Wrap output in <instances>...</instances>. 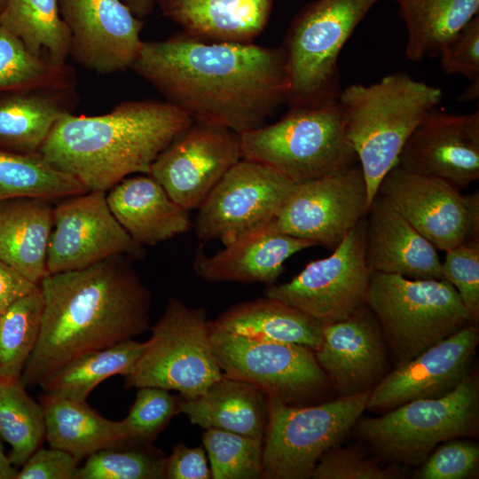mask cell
I'll list each match as a JSON object with an SVG mask.
<instances>
[{
    "mask_svg": "<svg viewBox=\"0 0 479 479\" xmlns=\"http://www.w3.org/2000/svg\"><path fill=\"white\" fill-rule=\"evenodd\" d=\"M80 461L66 451L40 447L21 466L16 479H75Z\"/></svg>",
    "mask_w": 479,
    "mask_h": 479,
    "instance_id": "f6af8a7d",
    "label": "cell"
},
{
    "mask_svg": "<svg viewBox=\"0 0 479 479\" xmlns=\"http://www.w3.org/2000/svg\"><path fill=\"white\" fill-rule=\"evenodd\" d=\"M165 478L167 479H209L208 456L203 446L188 447L183 443L176 444L166 457Z\"/></svg>",
    "mask_w": 479,
    "mask_h": 479,
    "instance_id": "bcb514c9",
    "label": "cell"
},
{
    "mask_svg": "<svg viewBox=\"0 0 479 479\" xmlns=\"http://www.w3.org/2000/svg\"><path fill=\"white\" fill-rule=\"evenodd\" d=\"M0 437L12 451L9 459L21 467L45 439L43 407L27 392L21 377L0 379Z\"/></svg>",
    "mask_w": 479,
    "mask_h": 479,
    "instance_id": "e575fe53",
    "label": "cell"
},
{
    "mask_svg": "<svg viewBox=\"0 0 479 479\" xmlns=\"http://www.w3.org/2000/svg\"><path fill=\"white\" fill-rule=\"evenodd\" d=\"M180 397L169 390L154 388H138L135 401L128 415L122 420L126 441L132 444H152L178 413Z\"/></svg>",
    "mask_w": 479,
    "mask_h": 479,
    "instance_id": "ab89813d",
    "label": "cell"
},
{
    "mask_svg": "<svg viewBox=\"0 0 479 479\" xmlns=\"http://www.w3.org/2000/svg\"><path fill=\"white\" fill-rule=\"evenodd\" d=\"M192 119L168 101L130 100L93 116L67 113L40 153L89 191L106 192L127 176L150 173L152 164Z\"/></svg>",
    "mask_w": 479,
    "mask_h": 479,
    "instance_id": "3957f363",
    "label": "cell"
},
{
    "mask_svg": "<svg viewBox=\"0 0 479 479\" xmlns=\"http://www.w3.org/2000/svg\"><path fill=\"white\" fill-rule=\"evenodd\" d=\"M40 404L50 447L66 451L79 459L126 440L122 420L101 416L86 401L43 393Z\"/></svg>",
    "mask_w": 479,
    "mask_h": 479,
    "instance_id": "f546056e",
    "label": "cell"
},
{
    "mask_svg": "<svg viewBox=\"0 0 479 479\" xmlns=\"http://www.w3.org/2000/svg\"><path fill=\"white\" fill-rule=\"evenodd\" d=\"M369 394L367 389L309 407L292 406L267 396L263 478H310L321 457L337 446L360 418Z\"/></svg>",
    "mask_w": 479,
    "mask_h": 479,
    "instance_id": "30bf717a",
    "label": "cell"
},
{
    "mask_svg": "<svg viewBox=\"0 0 479 479\" xmlns=\"http://www.w3.org/2000/svg\"><path fill=\"white\" fill-rule=\"evenodd\" d=\"M88 191L78 179L51 166L41 153L0 150V202L15 198L49 200Z\"/></svg>",
    "mask_w": 479,
    "mask_h": 479,
    "instance_id": "836d02e7",
    "label": "cell"
},
{
    "mask_svg": "<svg viewBox=\"0 0 479 479\" xmlns=\"http://www.w3.org/2000/svg\"><path fill=\"white\" fill-rule=\"evenodd\" d=\"M477 343L478 330L470 323L382 377L370 391L366 408L390 410L446 395L469 374Z\"/></svg>",
    "mask_w": 479,
    "mask_h": 479,
    "instance_id": "d6986e66",
    "label": "cell"
},
{
    "mask_svg": "<svg viewBox=\"0 0 479 479\" xmlns=\"http://www.w3.org/2000/svg\"><path fill=\"white\" fill-rule=\"evenodd\" d=\"M209 336L218 365L227 377L246 381L289 404L329 382L311 349L263 342L225 332L209 321Z\"/></svg>",
    "mask_w": 479,
    "mask_h": 479,
    "instance_id": "7c38bea8",
    "label": "cell"
},
{
    "mask_svg": "<svg viewBox=\"0 0 479 479\" xmlns=\"http://www.w3.org/2000/svg\"><path fill=\"white\" fill-rule=\"evenodd\" d=\"M141 247L112 214L106 192L88 191L53 208L47 270L83 269L115 255L139 257Z\"/></svg>",
    "mask_w": 479,
    "mask_h": 479,
    "instance_id": "e0dca14e",
    "label": "cell"
},
{
    "mask_svg": "<svg viewBox=\"0 0 479 479\" xmlns=\"http://www.w3.org/2000/svg\"><path fill=\"white\" fill-rule=\"evenodd\" d=\"M441 98L440 88L404 72L341 90L338 104L365 179L369 206L413 130Z\"/></svg>",
    "mask_w": 479,
    "mask_h": 479,
    "instance_id": "277c9868",
    "label": "cell"
},
{
    "mask_svg": "<svg viewBox=\"0 0 479 479\" xmlns=\"http://www.w3.org/2000/svg\"><path fill=\"white\" fill-rule=\"evenodd\" d=\"M75 86L34 87L0 92V150L40 153L59 119L72 113Z\"/></svg>",
    "mask_w": 479,
    "mask_h": 479,
    "instance_id": "484cf974",
    "label": "cell"
},
{
    "mask_svg": "<svg viewBox=\"0 0 479 479\" xmlns=\"http://www.w3.org/2000/svg\"><path fill=\"white\" fill-rule=\"evenodd\" d=\"M202 444L210 462L212 479L263 478V440L207 428L202 435Z\"/></svg>",
    "mask_w": 479,
    "mask_h": 479,
    "instance_id": "f35d334b",
    "label": "cell"
},
{
    "mask_svg": "<svg viewBox=\"0 0 479 479\" xmlns=\"http://www.w3.org/2000/svg\"><path fill=\"white\" fill-rule=\"evenodd\" d=\"M367 305L400 365L475 323L446 279H412L372 271Z\"/></svg>",
    "mask_w": 479,
    "mask_h": 479,
    "instance_id": "52a82bcc",
    "label": "cell"
},
{
    "mask_svg": "<svg viewBox=\"0 0 479 479\" xmlns=\"http://www.w3.org/2000/svg\"><path fill=\"white\" fill-rule=\"evenodd\" d=\"M165 461L152 444L122 441L87 457L75 479H164Z\"/></svg>",
    "mask_w": 479,
    "mask_h": 479,
    "instance_id": "74e56055",
    "label": "cell"
},
{
    "mask_svg": "<svg viewBox=\"0 0 479 479\" xmlns=\"http://www.w3.org/2000/svg\"><path fill=\"white\" fill-rule=\"evenodd\" d=\"M212 323L220 329L248 339L293 343L317 350L322 326L303 312L264 296L235 304Z\"/></svg>",
    "mask_w": 479,
    "mask_h": 479,
    "instance_id": "f1b7e54d",
    "label": "cell"
},
{
    "mask_svg": "<svg viewBox=\"0 0 479 479\" xmlns=\"http://www.w3.org/2000/svg\"><path fill=\"white\" fill-rule=\"evenodd\" d=\"M75 62L101 75L130 68L143 41L141 19L121 0H58Z\"/></svg>",
    "mask_w": 479,
    "mask_h": 479,
    "instance_id": "ac0fdd59",
    "label": "cell"
},
{
    "mask_svg": "<svg viewBox=\"0 0 479 479\" xmlns=\"http://www.w3.org/2000/svg\"><path fill=\"white\" fill-rule=\"evenodd\" d=\"M52 209L47 200L38 198L0 202V259L38 286L49 275Z\"/></svg>",
    "mask_w": 479,
    "mask_h": 479,
    "instance_id": "83f0119b",
    "label": "cell"
},
{
    "mask_svg": "<svg viewBox=\"0 0 479 479\" xmlns=\"http://www.w3.org/2000/svg\"><path fill=\"white\" fill-rule=\"evenodd\" d=\"M0 20L31 53L58 65L66 64L71 36L58 0H7Z\"/></svg>",
    "mask_w": 479,
    "mask_h": 479,
    "instance_id": "d6a6232c",
    "label": "cell"
},
{
    "mask_svg": "<svg viewBox=\"0 0 479 479\" xmlns=\"http://www.w3.org/2000/svg\"><path fill=\"white\" fill-rule=\"evenodd\" d=\"M178 413L204 429L217 428L263 440L267 396L252 384L223 373L201 396L180 397Z\"/></svg>",
    "mask_w": 479,
    "mask_h": 479,
    "instance_id": "4316f807",
    "label": "cell"
},
{
    "mask_svg": "<svg viewBox=\"0 0 479 479\" xmlns=\"http://www.w3.org/2000/svg\"><path fill=\"white\" fill-rule=\"evenodd\" d=\"M43 309L38 287L0 313V379L21 377L39 336Z\"/></svg>",
    "mask_w": 479,
    "mask_h": 479,
    "instance_id": "d590c367",
    "label": "cell"
},
{
    "mask_svg": "<svg viewBox=\"0 0 479 479\" xmlns=\"http://www.w3.org/2000/svg\"><path fill=\"white\" fill-rule=\"evenodd\" d=\"M242 159L240 134L199 122L179 133L152 164L149 175L185 209L199 207Z\"/></svg>",
    "mask_w": 479,
    "mask_h": 479,
    "instance_id": "2e32d148",
    "label": "cell"
},
{
    "mask_svg": "<svg viewBox=\"0 0 479 479\" xmlns=\"http://www.w3.org/2000/svg\"><path fill=\"white\" fill-rule=\"evenodd\" d=\"M382 339L368 306L346 319L322 326V342L315 357L342 396L367 390L382 378L387 365Z\"/></svg>",
    "mask_w": 479,
    "mask_h": 479,
    "instance_id": "44dd1931",
    "label": "cell"
},
{
    "mask_svg": "<svg viewBox=\"0 0 479 479\" xmlns=\"http://www.w3.org/2000/svg\"><path fill=\"white\" fill-rule=\"evenodd\" d=\"M38 287L0 259V313Z\"/></svg>",
    "mask_w": 479,
    "mask_h": 479,
    "instance_id": "7dc6e473",
    "label": "cell"
},
{
    "mask_svg": "<svg viewBox=\"0 0 479 479\" xmlns=\"http://www.w3.org/2000/svg\"><path fill=\"white\" fill-rule=\"evenodd\" d=\"M443 279L456 289L474 322L479 318V241H467L445 251Z\"/></svg>",
    "mask_w": 479,
    "mask_h": 479,
    "instance_id": "60d3db41",
    "label": "cell"
},
{
    "mask_svg": "<svg viewBox=\"0 0 479 479\" xmlns=\"http://www.w3.org/2000/svg\"><path fill=\"white\" fill-rule=\"evenodd\" d=\"M401 473L382 467L353 448L335 446L326 452L314 467L313 479H394Z\"/></svg>",
    "mask_w": 479,
    "mask_h": 479,
    "instance_id": "b9f144b4",
    "label": "cell"
},
{
    "mask_svg": "<svg viewBox=\"0 0 479 479\" xmlns=\"http://www.w3.org/2000/svg\"><path fill=\"white\" fill-rule=\"evenodd\" d=\"M151 331L144 352L124 376L127 388L176 390L180 397L191 399L204 394L223 376L204 308H190L171 297Z\"/></svg>",
    "mask_w": 479,
    "mask_h": 479,
    "instance_id": "ba28073f",
    "label": "cell"
},
{
    "mask_svg": "<svg viewBox=\"0 0 479 479\" xmlns=\"http://www.w3.org/2000/svg\"><path fill=\"white\" fill-rule=\"evenodd\" d=\"M478 416V381L468 374L443 397L412 400L361 420L357 431L383 458L416 466L440 443L475 434Z\"/></svg>",
    "mask_w": 479,
    "mask_h": 479,
    "instance_id": "9c48e42d",
    "label": "cell"
},
{
    "mask_svg": "<svg viewBox=\"0 0 479 479\" xmlns=\"http://www.w3.org/2000/svg\"><path fill=\"white\" fill-rule=\"evenodd\" d=\"M18 470L5 455L0 441V479H16Z\"/></svg>",
    "mask_w": 479,
    "mask_h": 479,
    "instance_id": "681fc988",
    "label": "cell"
},
{
    "mask_svg": "<svg viewBox=\"0 0 479 479\" xmlns=\"http://www.w3.org/2000/svg\"><path fill=\"white\" fill-rule=\"evenodd\" d=\"M479 464V448L471 442L445 441L422 463L417 474L420 479H465L475 475Z\"/></svg>",
    "mask_w": 479,
    "mask_h": 479,
    "instance_id": "7bdbcfd3",
    "label": "cell"
},
{
    "mask_svg": "<svg viewBox=\"0 0 479 479\" xmlns=\"http://www.w3.org/2000/svg\"><path fill=\"white\" fill-rule=\"evenodd\" d=\"M381 0H317L292 20L282 46L289 108L338 100L339 54L358 23Z\"/></svg>",
    "mask_w": 479,
    "mask_h": 479,
    "instance_id": "5b68a950",
    "label": "cell"
},
{
    "mask_svg": "<svg viewBox=\"0 0 479 479\" xmlns=\"http://www.w3.org/2000/svg\"><path fill=\"white\" fill-rule=\"evenodd\" d=\"M39 287L43 309L35 347L21 374L26 388L38 386L84 353L133 339L149 327L150 291L124 255L51 273Z\"/></svg>",
    "mask_w": 479,
    "mask_h": 479,
    "instance_id": "7a4b0ae2",
    "label": "cell"
},
{
    "mask_svg": "<svg viewBox=\"0 0 479 479\" xmlns=\"http://www.w3.org/2000/svg\"><path fill=\"white\" fill-rule=\"evenodd\" d=\"M183 33L212 43H253L265 28L273 0H155Z\"/></svg>",
    "mask_w": 479,
    "mask_h": 479,
    "instance_id": "d4e9b609",
    "label": "cell"
},
{
    "mask_svg": "<svg viewBox=\"0 0 479 479\" xmlns=\"http://www.w3.org/2000/svg\"><path fill=\"white\" fill-rule=\"evenodd\" d=\"M441 67L447 75H462L479 82V17L475 16L441 49Z\"/></svg>",
    "mask_w": 479,
    "mask_h": 479,
    "instance_id": "ee69618b",
    "label": "cell"
},
{
    "mask_svg": "<svg viewBox=\"0 0 479 479\" xmlns=\"http://www.w3.org/2000/svg\"><path fill=\"white\" fill-rule=\"evenodd\" d=\"M73 86H75V74L72 67L34 55L0 20V92Z\"/></svg>",
    "mask_w": 479,
    "mask_h": 479,
    "instance_id": "8d00e7d4",
    "label": "cell"
},
{
    "mask_svg": "<svg viewBox=\"0 0 479 479\" xmlns=\"http://www.w3.org/2000/svg\"><path fill=\"white\" fill-rule=\"evenodd\" d=\"M242 159L267 165L294 183L319 177L357 161L338 100L289 108L278 122L240 134Z\"/></svg>",
    "mask_w": 479,
    "mask_h": 479,
    "instance_id": "8992f818",
    "label": "cell"
},
{
    "mask_svg": "<svg viewBox=\"0 0 479 479\" xmlns=\"http://www.w3.org/2000/svg\"><path fill=\"white\" fill-rule=\"evenodd\" d=\"M108 207L140 246H154L189 231V211L175 202L150 175L124 178L109 189Z\"/></svg>",
    "mask_w": 479,
    "mask_h": 479,
    "instance_id": "cb8c5ba5",
    "label": "cell"
},
{
    "mask_svg": "<svg viewBox=\"0 0 479 479\" xmlns=\"http://www.w3.org/2000/svg\"><path fill=\"white\" fill-rule=\"evenodd\" d=\"M7 0H0V12L3 10L6 4Z\"/></svg>",
    "mask_w": 479,
    "mask_h": 479,
    "instance_id": "816d5d0a",
    "label": "cell"
},
{
    "mask_svg": "<svg viewBox=\"0 0 479 479\" xmlns=\"http://www.w3.org/2000/svg\"><path fill=\"white\" fill-rule=\"evenodd\" d=\"M137 18L149 15L155 4V0H121Z\"/></svg>",
    "mask_w": 479,
    "mask_h": 479,
    "instance_id": "c3c4849f",
    "label": "cell"
},
{
    "mask_svg": "<svg viewBox=\"0 0 479 479\" xmlns=\"http://www.w3.org/2000/svg\"><path fill=\"white\" fill-rule=\"evenodd\" d=\"M403 169L443 178L459 189L479 178V111L431 109L413 130L397 161Z\"/></svg>",
    "mask_w": 479,
    "mask_h": 479,
    "instance_id": "ffe728a7",
    "label": "cell"
},
{
    "mask_svg": "<svg viewBox=\"0 0 479 479\" xmlns=\"http://www.w3.org/2000/svg\"><path fill=\"white\" fill-rule=\"evenodd\" d=\"M408 32L405 55L412 61L438 55L475 16L479 0H394Z\"/></svg>",
    "mask_w": 479,
    "mask_h": 479,
    "instance_id": "4dcf8cb0",
    "label": "cell"
},
{
    "mask_svg": "<svg viewBox=\"0 0 479 479\" xmlns=\"http://www.w3.org/2000/svg\"><path fill=\"white\" fill-rule=\"evenodd\" d=\"M130 68L193 121L239 134L264 125L286 103L282 46L212 43L183 33L143 41Z\"/></svg>",
    "mask_w": 479,
    "mask_h": 479,
    "instance_id": "6da1fadb",
    "label": "cell"
},
{
    "mask_svg": "<svg viewBox=\"0 0 479 479\" xmlns=\"http://www.w3.org/2000/svg\"><path fill=\"white\" fill-rule=\"evenodd\" d=\"M366 216L365 260L372 271L412 279H443L437 249L388 198L377 193Z\"/></svg>",
    "mask_w": 479,
    "mask_h": 479,
    "instance_id": "7402d4cb",
    "label": "cell"
},
{
    "mask_svg": "<svg viewBox=\"0 0 479 479\" xmlns=\"http://www.w3.org/2000/svg\"><path fill=\"white\" fill-rule=\"evenodd\" d=\"M317 246L273 230L269 223L251 230L208 255L200 244L193 270L208 282L276 284L285 262L297 252Z\"/></svg>",
    "mask_w": 479,
    "mask_h": 479,
    "instance_id": "603a6c76",
    "label": "cell"
},
{
    "mask_svg": "<svg viewBox=\"0 0 479 479\" xmlns=\"http://www.w3.org/2000/svg\"><path fill=\"white\" fill-rule=\"evenodd\" d=\"M147 344L128 339L106 349L84 353L65 364L38 386L43 393L86 401L99 383L114 375H128Z\"/></svg>",
    "mask_w": 479,
    "mask_h": 479,
    "instance_id": "1f68e13d",
    "label": "cell"
},
{
    "mask_svg": "<svg viewBox=\"0 0 479 479\" xmlns=\"http://www.w3.org/2000/svg\"><path fill=\"white\" fill-rule=\"evenodd\" d=\"M371 274L365 260V220L362 219L329 256L309 263L286 283L268 286L264 296L324 326L346 319L368 306Z\"/></svg>",
    "mask_w": 479,
    "mask_h": 479,
    "instance_id": "8fae6325",
    "label": "cell"
},
{
    "mask_svg": "<svg viewBox=\"0 0 479 479\" xmlns=\"http://www.w3.org/2000/svg\"><path fill=\"white\" fill-rule=\"evenodd\" d=\"M461 189L434 176L394 166L378 192L436 249L447 251L467 241H479V192Z\"/></svg>",
    "mask_w": 479,
    "mask_h": 479,
    "instance_id": "9a60e30c",
    "label": "cell"
},
{
    "mask_svg": "<svg viewBox=\"0 0 479 479\" xmlns=\"http://www.w3.org/2000/svg\"><path fill=\"white\" fill-rule=\"evenodd\" d=\"M360 165L296 183L269 223L281 233L334 249L368 212Z\"/></svg>",
    "mask_w": 479,
    "mask_h": 479,
    "instance_id": "4fadbf2b",
    "label": "cell"
},
{
    "mask_svg": "<svg viewBox=\"0 0 479 479\" xmlns=\"http://www.w3.org/2000/svg\"><path fill=\"white\" fill-rule=\"evenodd\" d=\"M479 82H471L470 86L465 90L462 98L466 100L475 99L478 96Z\"/></svg>",
    "mask_w": 479,
    "mask_h": 479,
    "instance_id": "f907efd6",
    "label": "cell"
},
{
    "mask_svg": "<svg viewBox=\"0 0 479 479\" xmlns=\"http://www.w3.org/2000/svg\"><path fill=\"white\" fill-rule=\"evenodd\" d=\"M295 184L267 165L241 159L199 207L196 236L204 243L218 240L226 246L267 224Z\"/></svg>",
    "mask_w": 479,
    "mask_h": 479,
    "instance_id": "5bb4252c",
    "label": "cell"
}]
</instances>
